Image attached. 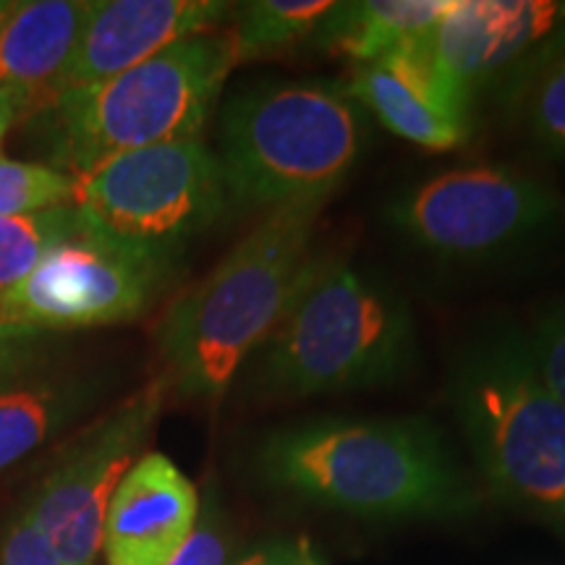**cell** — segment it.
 Listing matches in <instances>:
<instances>
[{
    "mask_svg": "<svg viewBox=\"0 0 565 565\" xmlns=\"http://www.w3.org/2000/svg\"><path fill=\"white\" fill-rule=\"evenodd\" d=\"M254 458L275 492L362 519H427L471 503L448 445L414 416L291 424L267 435Z\"/></svg>",
    "mask_w": 565,
    "mask_h": 565,
    "instance_id": "1",
    "label": "cell"
},
{
    "mask_svg": "<svg viewBox=\"0 0 565 565\" xmlns=\"http://www.w3.org/2000/svg\"><path fill=\"white\" fill-rule=\"evenodd\" d=\"M536 374L565 406V301L550 303L526 335Z\"/></svg>",
    "mask_w": 565,
    "mask_h": 565,
    "instance_id": "22",
    "label": "cell"
},
{
    "mask_svg": "<svg viewBox=\"0 0 565 565\" xmlns=\"http://www.w3.org/2000/svg\"><path fill=\"white\" fill-rule=\"evenodd\" d=\"M47 349V333L0 320V387L40 370Z\"/></svg>",
    "mask_w": 565,
    "mask_h": 565,
    "instance_id": "25",
    "label": "cell"
},
{
    "mask_svg": "<svg viewBox=\"0 0 565 565\" xmlns=\"http://www.w3.org/2000/svg\"><path fill=\"white\" fill-rule=\"evenodd\" d=\"M0 565H63L30 508L21 511L0 536Z\"/></svg>",
    "mask_w": 565,
    "mask_h": 565,
    "instance_id": "23",
    "label": "cell"
},
{
    "mask_svg": "<svg viewBox=\"0 0 565 565\" xmlns=\"http://www.w3.org/2000/svg\"><path fill=\"white\" fill-rule=\"evenodd\" d=\"M166 565H228V532L215 505L196 515L192 534Z\"/></svg>",
    "mask_w": 565,
    "mask_h": 565,
    "instance_id": "24",
    "label": "cell"
},
{
    "mask_svg": "<svg viewBox=\"0 0 565 565\" xmlns=\"http://www.w3.org/2000/svg\"><path fill=\"white\" fill-rule=\"evenodd\" d=\"M100 383L84 372H30L0 387V475L97 404Z\"/></svg>",
    "mask_w": 565,
    "mask_h": 565,
    "instance_id": "15",
    "label": "cell"
},
{
    "mask_svg": "<svg viewBox=\"0 0 565 565\" xmlns=\"http://www.w3.org/2000/svg\"><path fill=\"white\" fill-rule=\"evenodd\" d=\"M92 0H21L0 30V87L47 89L74 53Z\"/></svg>",
    "mask_w": 565,
    "mask_h": 565,
    "instance_id": "14",
    "label": "cell"
},
{
    "mask_svg": "<svg viewBox=\"0 0 565 565\" xmlns=\"http://www.w3.org/2000/svg\"><path fill=\"white\" fill-rule=\"evenodd\" d=\"M221 166L228 202L275 210L328 200L362 158L366 113L338 82H259L221 110Z\"/></svg>",
    "mask_w": 565,
    "mask_h": 565,
    "instance_id": "5",
    "label": "cell"
},
{
    "mask_svg": "<svg viewBox=\"0 0 565 565\" xmlns=\"http://www.w3.org/2000/svg\"><path fill=\"white\" fill-rule=\"evenodd\" d=\"M42 105V95L24 87H0V145L9 137V131L24 116H32Z\"/></svg>",
    "mask_w": 565,
    "mask_h": 565,
    "instance_id": "27",
    "label": "cell"
},
{
    "mask_svg": "<svg viewBox=\"0 0 565 565\" xmlns=\"http://www.w3.org/2000/svg\"><path fill=\"white\" fill-rule=\"evenodd\" d=\"M74 181L84 228L168 267L228 204L221 166L202 139L118 154Z\"/></svg>",
    "mask_w": 565,
    "mask_h": 565,
    "instance_id": "7",
    "label": "cell"
},
{
    "mask_svg": "<svg viewBox=\"0 0 565 565\" xmlns=\"http://www.w3.org/2000/svg\"><path fill=\"white\" fill-rule=\"evenodd\" d=\"M13 9H17V0H0V30H3V24L9 21Z\"/></svg>",
    "mask_w": 565,
    "mask_h": 565,
    "instance_id": "28",
    "label": "cell"
},
{
    "mask_svg": "<svg viewBox=\"0 0 565 565\" xmlns=\"http://www.w3.org/2000/svg\"><path fill=\"white\" fill-rule=\"evenodd\" d=\"M79 231L82 217L74 204L34 215L0 217V296L30 278L47 252Z\"/></svg>",
    "mask_w": 565,
    "mask_h": 565,
    "instance_id": "20",
    "label": "cell"
},
{
    "mask_svg": "<svg viewBox=\"0 0 565 565\" xmlns=\"http://www.w3.org/2000/svg\"><path fill=\"white\" fill-rule=\"evenodd\" d=\"M427 45L466 103L500 100L565 53V0H454Z\"/></svg>",
    "mask_w": 565,
    "mask_h": 565,
    "instance_id": "11",
    "label": "cell"
},
{
    "mask_svg": "<svg viewBox=\"0 0 565 565\" xmlns=\"http://www.w3.org/2000/svg\"><path fill=\"white\" fill-rule=\"evenodd\" d=\"M200 515L194 484L171 458L145 454L113 494L103 526L108 565H166Z\"/></svg>",
    "mask_w": 565,
    "mask_h": 565,
    "instance_id": "13",
    "label": "cell"
},
{
    "mask_svg": "<svg viewBox=\"0 0 565 565\" xmlns=\"http://www.w3.org/2000/svg\"><path fill=\"white\" fill-rule=\"evenodd\" d=\"M450 398L492 490L565 529V406L536 374L526 335L475 338L458 353Z\"/></svg>",
    "mask_w": 565,
    "mask_h": 565,
    "instance_id": "6",
    "label": "cell"
},
{
    "mask_svg": "<svg viewBox=\"0 0 565 565\" xmlns=\"http://www.w3.org/2000/svg\"><path fill=\"white\" fill-rule=\"evenodd\" d=\"M233 565H324L317 555L312 542L307 536H294V540H273L265 545L254 547L242 561Z\"/></svg>",
    "mask_w": 565,
    "mask_h": 565,
    "instance_id": "26",
    "label": "cell"
},
{
    "mask_svg": "<svg viewBox=\"0 0 565 565\" xmlns=\"http://www.w3.org/2000/svg\"><path fill=\"white\" fill-rule=\"evenodd\" d=\"M345 89L387 131L424 150H454L469 139V121L454 116L419 79L391 61L353 66Z\"/></svg>",
    "mask_w": 565,
    "mask_h": 565,
    "instance_id": "16",
    "label": "cell"
},
{
    "mask_svg": "<svg viewBox=\"0 0 565 565\" xmlns=\"http://www.w3.org/2000/svg\"><path fill=\"white\" fill-rule=\"evenodd\" d=\"M171 267L105 242L82 225L42 257L30 278L0 296V320L53 330L129 322L150 307Z\"/></svg>",
    "mask_w": 565,
    "mask_h": 565,
    "instance_id": "10",
    "label": "cell"
},
{
    "mask_svg": "<svg viewBox=\"0 0 565 565\" xmlns=\"http://www.w3.org/2000/svg\"><path fill=\"white\" fill-rule=\"evenodd\" d=\"M254 356V383L280 398L391 385L416 359L408 303L345 259H309L278 324Z\"/></svg>",
    "mask_w": 565,
    "mask_h": 565,
    "instance_id": "3",
    "label": "cell"
},
{
    "mask_svg": "<svg viewBox=\"0 0 565 565\" xmlns=\"http://www.w3.org/2000/svg\"><path fill=\"white\" fill-rule=\"evenodd\" d=\"M563 221L553 186L508 166L437 173L395 196L387 223L445 263H492L545 242Z\"/></svg>",
    "mask_w": 565,
    "mask_h": 565,
    "instance_id": "8",
    "label": "cell"
},
{
    "mask_svg": "<svg viewBox=\"0 0 565 565\" xmlns=\"http://www.w3.org/2000/svg\"><path fill=\"white\" fill-rule=\"evenodd\" d=\"M330 0H252L233 11L236 61H257L267 55L291 53L299 45L320 40V32L333 13Z\"/></svg>",
    "mask_w": 565,
    "mask_h": 565,
    "instance_id": "18",
    "label": "cell"
},
{
    "mask_svg": "<svg viewBox=\"0 0 565 565\" xmlns=\"http://www.w3.org/2000/svg\"><path fill=\"white\" fill-rule=\"evenodd\" d=\"M233 11L236 6L221 0H92L74 53L47 89V100L113 79L194 34L217 32Z\"/></svg>",
    "mask_w": 565,
    "mask_h": 565,
    "instance_id": "12",
    "label": "cell"
},
{
    "mask_svg": "<svg viewBox=\"0 0 565 565\" xmlns=\"http://www.w3.org/2000/svg\"><path fill=\"white\" fill-rule=\"evenodd\" d=\"M454 0H362L335 3L324 21L317 45L338 51L362 63H374L385 55L424 38L437 26Z\"/></svg>",
    "mask_w": 565,
    "mask_h": 565,
    "instance_id": "17",
    "label": "cell"
},
{
    "mask_svg": "<svg viewBox=\"0 0 565 565\" xmlns=\"http://www.w3.org/2000/svg\"><path fill=\"white\" fill-rule=\"evenodd\" d=\"M76 181L45 162L0 158V217L34 215L74 204Z\"/></svg>",
    "mask_w": 565,
    "mask_h": 565,
    "instance_id": "21",
    "label": "cell"
},
{
    "mask_svg": "<svg viewBox=\"0 0 565 565\" xmlns=\"http://www.w3.org/2000/svg\"><path fill=\"white\" fill-rule=\"evenodd\" d=\"M236 66L231 34L204 32L113 79L51 97L32 113L47 166L79 179L118 154L200 139Z\"/></svg>",
    "mask_w": 565,
    "mask_h": 565,
    "instance_id": "4",
    "label": "cell"
},
{
    "mask_svg": "<svg viewBox=\"0 0 565 565\" xmlns=\"http://www.w3.org/2000/svg\"><path fill=\"white\" fill-rule=\"evenodd\" d=\"M168 380L154 377L137 393L97 416L61 450L42 479L30 513L53 542L63 565H92L103 550L108 505L121 479L139 461L160 419Z\"/></svg>",
    "mask_w": 565,
    "mask_h": 565,
    "instance_id": "9",
    "label": "cell"
},
{
    "mask_svg": "<svg viewBox=\"0 0 565 565\" xmlns=\"http://www.w3.org/2000/svg\"><path fill=\"white\" fill-rule=\"evenodd\" d=\"M324 200L282 204L246 233L210 275L183 291L158 324L168 385L217 401L278 324L307 270Z\"/></svg>",
    "mask_w": 565,
    "mask_h": 565,
    "instance_id": "2",
    "label": "cell"
},
{
    "mask_svg": "<svg viewBox=\"0 0 565 565\" xmlns=\"http://www.w3.org/2000/svg\"><path fill=\"white\" fill-rule=\"evenodd\" d=\"M500 105L536 150L565 160V53L500 97Z\"/></svg>",
    "mask_w": 565,
    "mask_h": 565,
    "instance_id": "19",
    "label": "cell"
}]
</instances>
